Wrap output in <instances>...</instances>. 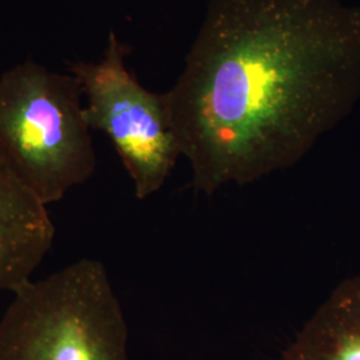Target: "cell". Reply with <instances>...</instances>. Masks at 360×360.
Segmentation results:
<instances>
[{
	"label": "cell",
	"mask_w": 360,
	"mask_h": 360,
	"mask_svg": "<svg viewBox=\"0 0 360 360\" xmlns=\"http://www.w3.org/2000/svg\"><path fill=\"white\" fill-rule=\"evenodd\" d=\"M360 94V10L339 0H210L163 92L196 191L291 168Z\"/></svg>",
	"instance_id": "1"
},
{
	"label": "cell",
	"mask_w": 360,
	"mask_h": 360,
	"mask_svg": "<svg viewBox=\"0 0 360 360\" xmlns=\"http://www.w3.org/2000/svg\"><path fill=\"white\" fill-rule=\"evenodd\" d=\"M83 98L74 74L31 59L0 75V153L47 207L96 169Z\"/></svg>",
	"instance_id": "2"
},
{
	"label": "cell",
	"mask_w": 360,
	"mask_h": 360,
	"mask_svg": "<svg viewBox=\"0 0 360 360\" xmlns=\"http://www.w3.org/2000/svg\"><path fill=\"white\" fill-rule=\"evenodd\" d=\"M13 295L0 360H129V326L101 260L82 257Z\"/></svg>",
	"instance_id": "3"
},
{
	"label": "cell",
	"mask_w": 360,
	"mask_h": 360,
	"mask_svg": "<svg viewBox=\"0 0 360 360\" xmlns=\"http://www.w3.org/2000/svg\"><path fill=\"white\" fill-rule=\"evenodd\" d=\"M129 46L110 32L103 55L96 62L68 63L86 98V115L92 131L112 143L144 200L162 190L179 159L163 94L144 89L126 65Z\"/></svg>",
	"instance_id": "4"
},
{
	"label": "cell",
	"mask_w": 360,
	"mask_h": 360,
	"mask_svg": "<svg viewBox=\"0 0 360 360\" xmlns=\"http://www.w3.org/2000/svg\"><path fill=\"white\" fill-rule=\"evenodd\" d=\"M55 226L41 203L0 153V292L32 279L53 245Z\"/></svg>",
	"instance_id": "5"
},
{
	"label": "cell",
	"mask_w": 360,
	"mask_h": 360,
	"mask_svg": "<svg viewBox=\"0 0 360 360\" xmlns=\"http://www.w3.org/2000/svg\"><path fill=\"white\" fill-rule=\"evenodd\" d=\"M282 360H360V274L335 287L288 343Z\"/></svg>",
	"instance_id": "6"
}]
</instances>
